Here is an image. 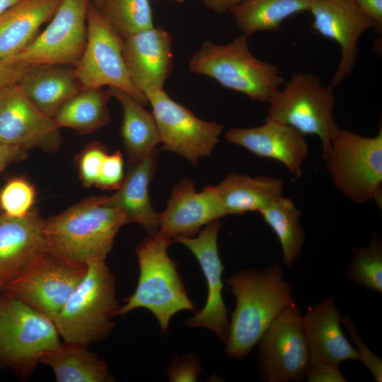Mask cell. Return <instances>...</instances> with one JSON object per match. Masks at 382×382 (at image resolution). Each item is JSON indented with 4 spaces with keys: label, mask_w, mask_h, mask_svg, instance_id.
I'll return each instance as SVG.
<instances>
[{
    "label": "cell",
    "mask_w": 382,
    "mask_h": 382,
    "mask_svg": "<svg viewBox=\"0 0 382 382\" xmlns=\"http://www.w3.org/2000/svg\"><path fill=\"white\" fill-rule=\"evenodd\" d=\"M236 299L225 353L242 359L257 344L277 316L296 305L293 286L283 277L282 267L272 265L264 270H247L226 280Z\"/></svg>",
    "instance_id": "1"
},
{
    "label": "cell",
    "mask_w": 382,
    "mask_h": 382,
    "mask_svg": "<svg viewBox=\"0 0 382 382\" xmlns=\"http://www.w3.org/2000/svg\"><path fill=\"white\" fill-rule=\"evenodd\" d=\"M123 216L106 202V196L90 197L44 224L46 250L88 265L106 260Z\"/></svg>",
    "instance_id": "2"
},
{
    "label": "cell",
    "mask_w": 382,
    "mask_h": 382,
    "mask_svg": "<svg viewBox=\"0 0 382 382\" xmlns=\"http://www.w3.org/2000/svg\"><path fill=\"white\" fill-rule=\"evenodd\" d=\"M173 241L158 231L137 247L139 269L137 287L120 306L117 316L145 308L156 318L162 333L167 332L171 318L183 311L196 312V306L186 291L175 262L168 249Z\"/></svg>",
    "instance_id": "3"
},
{
    "label": "cell",
    "mask_w": 382,
    "mask_h": 382,
    "mask_svg": "<svg viewBox=\"0 0 382 382\" xmlns=\"http://www.w3.org/2000/svg\"><path fill=\"white\" fill-rule=\"evenodd\" d=\"M248 37L242 34L225 45L204 41L191 57L189 68L251 100L267 103L284 83L283 73L278 66L252 54Z\"/></svg>",
    "instance_id": "4"
},
{
    "label": "cell",
    "mask_w": 382,
    "mask_h": 382,
    "mask_svg": "<svg viewBox=\"0 0 382 382\" xmlns=\"http://www.w3.org/2000/svg\"><path fill=\"white\" fill-rule=\"evenodd\" d=\"M115 277L105 260L87 265L85 275L53 319L61 339L89 346L112 331L119 303Z\"/></svg>",
    "instance_id": "5"
},
{
    "label": "cell",
    "mask_w": 382,
    "mask_h": 382,
    "mask_svg": "<svg viewBox=\"0 0 382 382\" xmlns=\"http://www.w3.org/2000/svg\"><path fill=\"white\" fill-rule=\"evenodd\" d=\"M266 120L289 126L304 136L314 135L322 146L323 158L340 129L334 117L333 87L324 85L316 75L295 73L267 102Z\"/></svg>",
    "instance_id": "6"
},
{
    "label": "cell",
    "mask_w": 382,
    "mask_h": 382,
    "mask_svg": "<svg viewBox=\"0 0 382 382\" xmlns=\"http://www.w3.org/2000/svg\"><path fill=\"white\" fill-rule=\"evenodd\" d=\"M335 187L352 202L374 200L381 207L382 128L365 137L339 129L323 158Z\"/></svg>",
    "instance_id": "7"
},
{
    "label": "cell",
    "mask_w": 382,
    "mask_h": 382,
    "mask_svg": "<svg viewBox=\"0 0 382 382\" xmlns=\"http://www.w3.org/2000/svg\"><path fill=\"white\" fill-rule=\"evenodd\" d=\"M61 337L51 318L4 291L0 294V366L29 377Z\"/></svg>",
    "instance_id": "8"
},
{
    "label": "cell",
    "mask_w": 382,
    "mask_h": 382,
    "mask_svg": "<svg viewBox=\"0 0 382 382\" xmlns=\"http://www.w3.org/2000/svg\"><path fill=\"white\" fill-rule=\"evenodd\" d=\"M123 37L110 25L91 1L87 13V40L73 71L82 89L104 86L120 89L144 107L146 96L134 86L123 54Z\"/></svg>",
    "instance_id": "9"
},
{
    "label": "cell",
    "mask_w": 382,
    "mask_h": 382,
    "mask_svg": "<svg viewBox=\"0 0 382 382\" xmlns=\"http://www.w3.org/2000/svg\"><path fill=\"white\" fill-rule=\"evenodd\" d=\"M87 265L45 250L4 291L53 320L86 274Z\"/></svg>",
    "instance_id": "10"
},
{
    "label": "cell",
    "mask_w": 382,
    "mask_h": 382,
    "mask_svg": "<svg viewBox=\"0 0 382 382\" xmlns=\"http://www.w3.org/2000/svg\"><path fill=\"white\" fill-rule=\"evenodd\" d=\"M257 369L267 382L301 381L309 364L302 315L297 305L285 308L257 342Z\"/></svg>",
    "instance_id": "11"
},
{
    "label": "cell",
    "mask_w": 382,
    "mask_h": 382,
    "mask_svg": "<svg viewBox=\"0 0 382 382\" xmlns=\"http://www.w3.org/2000/svg\"><path fill=\"white\" fill-rule=\"evenodd\" d=\"M146 97L152 108L162 149L193 164L212 154L223 131L222 125L199 119L173 100L164 89L149 93Z\"/></svg>",
    "instance_id": "12"
},
{
    "label": "cell",
    "mask_w": 382,
    "mask_h": 382,
    "mask_svg": "<svg viewBox=\"0 0 382 382\" xmlns=\"http://www.w3.org/2000/svg\"><path fill=\"white\" fill-rule=\"evenodd\" d=\"M91 0H61L47 26L11 60L25 65L74 66L87 40Z\"/></svg>",
    "instance_id": "13"
},
{
    "label": "cell",
    "mask_w": 382,
    "mask_h": 382,
    "mask_svg": "<svg viewBox=\"0 0 382 382\" xmlns=\"http://www.w3.org/2000/svg\"><path fill=\"white\" fill-rule=\"evenodd\" d=\"M60 128L53 117L35 106L18 83L0 89V142L27 150L57 151Z\"/></svg>",
    "instance_id": "14"
},
{
    "label": "cell",
    "mask_w": 382,
    "mask_h": 382,
    "mask_svg": "<svg viewBox=\"0 0 382 382\" xmlns=\"http://www.w3.org/2000/svg\"><path fill=\"white\" fill-rule=\"evenodd\" d=\"M221 224L214 221L192 237L178 238L174 241L188 248L197 258L205 277L207 295L205 304L200 311L185 320L190 328H202L212 331L225 343L229 328L227 309L222 291L224 265L220 258L217 238Z\"/></svg>",
    "instance_id": "15"
},
{
    "label": "cell",
    "mask_w": 382,
    "mask_h": 382,
    "mask_svg": "<svg viewBox=\"0 0 382 382\" xmlns=\"http://www.w3.org/2000/svg\"><path fill=\"white\" fill-rule=\"evenodd\" d=\"M312 28L321 36L335 41L341 50L340 59L330 85H340L352 73L358 56V41L374 23L354 0H311Z\"/></svg>",
    "instance_id": "16"
},
{
    "label": "cell",
    "mask_w": 382,
    "mask_h": 382,
    "mask_svg": "<svg viewBox=\"0 0 382 382\" xmlns=\"http://www.w3.org/2000/svg\"><path fill=\"white\" fill-rule=\"evenodd\" d=\"M172 35L161 27L154 26L123 38L122 54L129 77L146 96L163 89L172 73Z\"/></svg>",
    "instance_id": "17"
},
{
    "label": "cell",
    "mask_w": 382,
    "mask_h": 382,
    "mask_svg": "<svg viewBox=\"0 0 382 382\" xmlns=\"http://www.w3.org/2000/svg\"><path fill=\"white\" fill-rule=\"evenodd\" d=\"M225 216L216 186L207 185L198 192L193 182L185 178L175 185L166 209L158 213V231L173 241L192 237Z\"/></svg>",
    "instance_id": "18"
},
{
    "label": "cell",
    "mask_w": 382,
    "mask_h": 382,
    "mask_svg": "<svg viewBox=\"0 0 382 382\" xmlns=\"http://www.w3.org/2000/svg\"><path fill=\"white\" fill-rule=\"evenodd\" d=\"M305 137L289 126L266 120L260 126L231 128L225 133L227 141L258 157L279 161L295 178L301 176L308 155Z\"/></svg>",
    "instance_id": "19"
},
{
    "label": "cell",
    "mask_w": 382,
    "mask_h": 382,
    "mask_svg": "<svg viewBox=\"0 0 382 382\" xmlns=\"http://www.w3.org/2000/svg\"><path fill=\"white\" fill-rule=\"evenodd\" d=\"M341 320L340 312L332 296L310 307L302 316L309 363L339 367L346 360L359 361L355 348L342 331Z\"/></svg>",
    "instance_id": "20"
},
{
    "label": "cell",
    "mask_w": 382,
    "mask_h": 382,
    "mask_svg": "<svg viewBox=\"0 0 382 382\" xmlns=\"http://www.w3.org/2000/svg\"><path fill=\"white\" fill-rule=\"evenodd\" d=\"M44 224L33 209L22 217L0 214V278L4 286L46 250Z\"/></svg>",
    "instance_id": "21"
},
{
    "label": "cell",
    "mask_w": 382,
    "mask_h": 382,
    "mask_svg": "<svg viewBox=\"0 0 382 382\" xmlns=\"http://www.w3.org/2000/svg\"><path fill=\"white\" fill-rule=\"evenodd\" d=\"M156 149L139 161L129 165L127 174L106 202L117 209L124 217L125 224L137 223L149 235L159 230V216L151 204L149 186L156 170Z\"/></svg>",
    "instance_id": "22"
},
{
    "label": "cell",
    "mask_w": 382,
    "mask_h": 382,
    "mask_svg": "<svg viewBox=\"0 0 382 382\" xmlns=\"http://www.w3.org/2000/svg\"><path fill=\"white\" fill-rule=\"evenodd\" d=\"M61 0H20L0 15V59H11L35 38Z\"/></svg>",
    "instance_id": "23"
},
{
    "label": "cell",
    "mask_w": 382,
    "mask_h": 382,
    "mask_svg": "<svg viewBox=\"0 0 382 382\" xmlns=\"http://www.w3.org/2000/svg\"><path fill=\"white\" fill-rule=\"evenodd\" d=\"M18 83L29 100L51 117L82 89L73 69L60 65H29Z\"/></svg>",
    "instance_id": "24"
},
{
    "label": "cell",
    "mask_w": 382,
    "mask_h": 382,
    "mask_svg": "<svg viewBox=\"0 0 382 382\" xmlns=\"http://www.w3.org/2000/svg\"><path fill=\"white\" fill-rule=\"evenodd\" d=\"M216 187L226 214H243L259 212L282 196L284 181L272 176L231 173Z\"/></svg>",
    "instance_id": "25"
},
{
    "label": "cell",
    "mask_w": 382,
    "mask_h": 382,
    "mask_svg": "<svg viewBox=\"0 0 382 382\" xmlns=\"http://www.w3.org/2000/svg\"><path fill=\"white\" fill-rule=\"evenodd\" d=\"M88 346L62 342L45 353L40 364L49 366L57 382H111L108 363Z\"/></svg>",
    "instance_id": "26"
},
{
    "label": "cell",
    "mask_w": 382,
    "mask_h": 382,
    "mask_svg": "<svg viewBox=\"0 0 382 382\" xmlns=\"http://www.w3.org/2000/svg\"><path fill=\"white\" fill-rule=\"evenodd\" d=\"M109 90L122 106L120 133L129 166L156 149L160 143L157 125L152 112L145 110L132 96L117 88Z\"/></svg>",
    "instance_id": "27"
},
{
    "label": "cell",
    "mask_w": 382,
    "mask_h": 382,
    "mask_svg": "<svg viewBox=\"0 0 382 382\" xmlns=\"http://www.w3.org/2000/svg\"><path fill=\"white\" fill-rule=\"evenodd\" d=\"M311 0H242L229 11L238 28L250 37L278 30L286 18L310 9Z\"/></svg>",
    "instance_id": "28"
},
{
    "label": "cell",
    "mask_w": 382,
    "mask_h": 382,
    "mask_svg": "<svg viewBox=\"0 0 382 382\" xmlns=\"http://www.w3.org/2000/svg\"><path fill=\"white\" fill-rule=\"evenodd\" d=\"M109 88L81 89L57 112L54 120L58 127L70 128L86 134L105 127L110 120Z\"/></svg>",
    "instance_id": "29"
},
{
    "label": "cell",
    "mask_w": 382,
    "mask_h": 382,
    "mask_svg": "<svg viewBox=\"0 0 382 382\" xmlns=\"http://www.w3.org/2000/svg\"><path fill=\"white\" fill-rule=\"evenodd\" d=\"M259 213L279 240L284 265L291 267L301 255L305 241L300 210L290 198L282 195Z\"/></svg>",
    "instance_id": "30"
},
{
    "label": "cell",
    "mask_w": 382,
    "mask_h": 382,
    "mask_svg": "<svg viewBox=\"0 0 382 382\" xmlns=\"http://www.w3.org/2000/svg\"><path fill=\"white\" fill-rule=\"evenodd\" d=\"M98 7L123 38L154 26L149 0H103Z\"/></svg>",
    "instance_id": "31"
},
{
    "label": "cell",
    "mask_w": 382,
    "mask_h": 382,
    "mask_svg": "<svg viewBox=\"0 0 382 382\" xmlns=\"http://www.w3.org/2000/svg\"><path fill=\"white\" fill-rule=\"evenodd\" d=\"M347 275L352 284L382 294V241L378 234L373 233L368 245L352 249Z\"/></svg>",
    "instance_id": "32"
},
{
    "label": "cell",
    "mask_w": 382,
    "mask_h": 382,
    "mask_svg": "<svg viewBox=\"0 0 382 382\" xmlns=\"http://www.w3.org/2000/svg\"><path fill=\"white\" fill-rule=\"evenodd\" d=\"M35 198L36 190L33 185L24 178H13L0 191V208L6 215L25 216L33 210Z\"/></svg>",
    "instance_id": "33"
},
{
    "label": "cell",
    "mask_w": 382,
    "mask_h": 382,
    "mask_svg": "<svg viewBox=\"0 0 382 382\" xmlns=\"http://www.w3.org/2000/svg\"><path fill=\"white\" fill-rule=\"evenodd\" d=\"M107 154L106 146L98 141L90 143L78 154L76 169L83 186L95 185Z\"/></svg>",
    "instance_id": "34"
},
{
    "label": "cell",
    "mask_w": 382,
    "mask_h": 382,
    "mask_svg": "<svg viewBox=\"0 0 382 382\" xmlns=\"http://www.w3.org/2000/svg\"><path fill=\"white\" fill-rule=\"evenodd\" d=\"M341 324L346 329L350 341L354 345L359 361L366 366L376 382H381V359L376 356L361 340L357 332V325L349 316L342 317Z\"/></svg>",
    "instance_id": "35"
},
{
    "label": "cell",
    "mask_w": 382,
    "mask_h": 382,
    "mask_svg": "<svg viewBox=\"0 0 382 382\" xmlns=\"http://www.w3.org/2000/svg\"><path fill=\"white\" fill-rule=\"evenodd\" d=\"M124 161L120 151L107 154L95 186L103 190H117L124 180Z\"/></svg>",
    "instance_id": "36"
},
{
    "label": "cell",
    "mask_w": 382,
    "mask_h": 382,
    "mask_svg": "<svg viewBox=\"0 0 382 382\" xmlns=\"http://www.w3.org/2000/svg\"><path fill=\"white\" fill-rule=\"evenodd\" d=\"M202 369L196 356L190 354L182 357H175L168 371L170 381H196Z\"/></svg>",
    "instance_id": "37"
},
{
    "label": "cell",
    "mask_w": 382,
    "mask_h": 382,
    "mask_svg": "<svg viewBox=\"0 0 382 382\" xmlns=\"http://www.w3.org/2000/svg\"><path fill=\"white\" fill-rule=\"evenodd\" d=\"M308 382H345L339 367L322 363H309L306 376Z\"/></svg>",
    "instance_id": "38"
},
{
    "label": "cell",
    "mask_w": 382,
    "mask_h": 382,
    "mask_svg": "<svg viewBox=\"0 0 382 382\" xmlns=\"http://www.w3.org/2000/svg\"><path fill=\"white\" fill-rule=\"evenodd\" d=\"M27 66L14 60L0 59V89L18 83Z\"/></svg>",
    "instance_id": "39"
},
{
    "label": "cell",
    "mask_w": 382,
    "mask_h": 382,
    "mask_svg": "<svg viewBox=\"0 0 382 382\" xmlns=\"http://www.w3.org/2000/svg\"><path fill=\"white\" fill-rule=\"evenodd\" d=\"M359 8L375 24L378 33H382V0H354Z\"/></svg>",
    "instance_id": "40"
},
{
    "label": "cell",
    "mask_w": 382,
    "mask_h": 382,
    "mask_svg": "<svg viewBox=\"0 0 382 382\" xmlns=\"http://www.w3.org/2000/svg\"><path fill=\"white\" fill-rule=\"evenodd\" d=\"M25 156L26 150L23 148L0 142V173L10 163L23 160Z\"/></svg>",
    "instance_id": "41"
},
{
    "label": "cell",
    "mask_w": 382,
    "mask_h": 382,
    "mask_svg": "<svg viewBox=\"0 0 382 382\" xmlns=\"http://www.w3.org/2000/svg\"><path fill=\"white\" fill-rule=\"evenodd\" d=\"M241 1L242 0H202L207 8L216 13L229 11Z\"/></svg>",
    "instance_id": "42"
},
{
    "label": "cell",
    "mask_w": 382,
    "mask_h": 382,
    "mask_svg": "<svg viewBox=\"0 0 382 382\" xmlns=\"http://www.w3.org/2000/svg\"><path fill=\"white\" fill-rule=\"evenodd\" d=\"M20 0H0V15Z\"/></svg>",
    "instance_id": "43"
},
{
    "label": "cell",
    "mask_w": 382,
    "mask_h": 382,
    "mask_svg": "<svg viewBox=\"0 0 382 382\" xmlns=\"http://www.w3.org/2000/svg\"><path fill=\"white\" fill-rule=\"evenodd\" d=\"M4 291V284L0 278V294Z\"/></svg>",
    "instance_id": "44"
},
{
    "label": "cell",
    "mask_w": 382,
    "mask_h": 382,
    "mask_svg": "<svg viewBox=\"0 0 382 382\" xmlns=\"http://www.w3.org/2000/svg\"><path fill=\"white\" fill-rule=\"evenodd\" d=\"M103 0H93V2L97 6H99Z\"/></svg>",
    "instance_id": "45"
},
{
    "label": "cell",
    "mask_w": 382,
    "mask_h": 382,
    "mask_svg": "<svg viewBox=\"0 0 382 382\" xmlns=\"http://www.w3.org/2000/svg\"><path fill=\"white\" fill-rule=\"evenodd\" d=\"M172 1H174L180 3V4H182V3L184 2V0H172Z\"/></svg>",
    "instance_id": "46"
}]
</instances>
